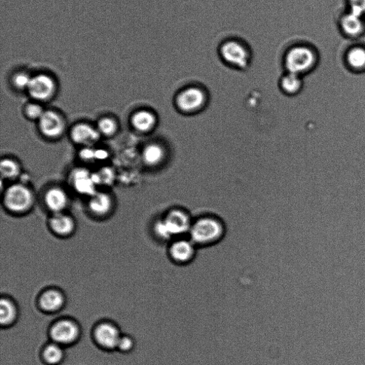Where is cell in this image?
<instances>
[{
    "label": "cell",
    "mask_w": 365,
    "mask_h": 365,
    "mask_svg": "<svg viewBox=\"0 0 365 365\" xmlns=\"http://www.w3.org/2000/svg\"><path fill=\"white\" fill-rule=\"evenodd\" d=\"M50 227L57 234L66 236L74 231L76 224L71 217L63 213H57L52 217Z\"/></svg>",
    "instance_id": "16"
},
{
    "label": "cell",
    "mask_w": 365,
    "mask_h": 365,
    "mask_svg": "<svg viewBox=\"0 0 365 365\" xmlns=\"http://www.w3.org/2000/svg\"><path fill=\"white\" fill-rule=\"evenodd\" d=\"M90 208L96 215H104L110 211L113 206L111 197L104 193L96 192L90 201Z\"/></svg>",
    "instance_id": "20"
},
{
    "label": "cell",
    "mask_w": 365,
    "mask_h": 365,
    "mask_svg": "<svg viewBox=\"0 0 365 365\" xmlns=\"http://www.w3.org/2000/svg\"><path fill=\"white\" fill-rule=\"evenodd\" d=\"M64 303V298L61 292L56 289H50L42 295L41 306L43 310L48 312H55L62 308Z\"/></svg>",
    "instance_id": "19"
},
{
    "label": "cell",
    "mask_w": 365,
    "mask_h": 365,
    "mask_svg": "<svg viewBox=\"0 0 365 365\" xmlns=\"http://www.w3.org/2000/svg\"><path fill=\"white\" fill-rule=\"evenodd\" d=\"M225 228L219 219L206 216L192 224L189 233L190 239L196 245H209L221 241L224 236Z\"/></svg>",
    "instance_id": "4"
},
{
    "label": "cell",
    "mask_w": 365,
    "mask_h": 365,
    "mask_svg": "<svg viewBox=\"0 0 365 365\" xmlns=\"http://www.w3.org/2000/svg\"><path fill=\"white\" fill-rule=\"evenodd\" d=\"M31 77L25 71H19L16 73L13 78V83L15 86L20 90L27 89L29 87Z\"/></svg>",
    "instance_id": "27"
},
{
    "label": "cell",
    "mask_w": 365,
    "mask_h": 365,
    "mask_svg": "<svg viewBox=\"0 0 365 365\" xmlns=\"http://www.w3.org/2000/svg\"><path fill=\"white\" fill-rule=\"evenodd\" d=\"M166 152L161 145L151 143L143 150V158L145 164L154 166L161 164L165 159Z\"/></svg>",
    "instance_id": "21"
},
{
    "label": "cell",
    "mask_w": 365,
    "mask_h": 365,
    "mask_svg": "<svg viewBox=\"0 0 365 365\" xmlns=\"http://www.w3.org/2000/svg\"><path fill=\"white\" fill-rule=\"evenodd\" d=\"M5 204L13 213L27 211L33 204L34 198L31 191L24 185H15L6 192Z\"/></svg>",
    "instance_id": "6"
},
{
    "label": "cell",
    "mask_w": 365,
    "mask_h": 365,
    "mask_svg": "<svg viewBox=\"0 0 365 365\" xmlns=\"http://www.w3.org/2000/svg\"><path fill=\"white\" fill-rule=\"evenodd\" d=\"M117 129V125L116 122L110 118H103L98 124V131L106 136L114 134Z\"/></svg>",
    "instance_id": "26"
},
{
    "label": "cell",
    "mask_w": 365,
    "mask_h": 365,
    "mask_svg": "<svg viewBox=\"0 0 365 365\" xmlns=\"http://www.w3.org/2000/svg\"><path fill=\"white\" fill-rule=\"evenodd\" d=\"M64 352L57 343L48 345L43 352V359L48 365H58L63 361Z\"/></svg>",
    "instance_id": "23"
},
{
    "label": "cell",
    "mask_w": 365,
    "mask_h": 365,
    "mask_svg": "<svg viewBox=\"0 0 365 365\" xmlns=\"http://www.w3.org/2000/svg\"><path fill=\"white\" fill-rule=\"evenodd\" d=\"M80 336L78 325L71 320H63L52 327L51 336L55 343L69 345L77 341Z\"/></svg>",
    "instance_id": "8"
},
{
    "label": "cell",
    "mask_w": 365,
    "mask_h": 365,
    "mask_svg": "<svg viewBox=\"0 0 365 365\" xmlns=\"http://www.w3.org/2000/svg\"><path fill=\"white\" fill-rule=\"evenodd\" d=\"M341 24L343 32L351 38L361 35L365 28L364 17L352 12L343 17Z\"/></svg>",
    "instance_id": "15"
},
{
    "label": "cell",
    "mask_w": 365,
    "mask_h": 365,
    "mask_svg": "<svg viewBox=\"0 0 365 365\" xmlns=\"http://www.w3.org/2000/svg\"><path fill=\"white\" fill-rule=\"evenodd\" d=\"M71 181L76 189L82 194L92 196L96 193L92 174L87 170L76 169L71 174Z\"/></svg>",
    "instance_id": "12"
},
{
    "label": "cell",
    "mask_w": 365,
    "mask_h": 365,
    "mask_svg": "<svg viewBox=\"0 0 365 365\" xmlns=\"http://www.w3.org/2000/svg\"><path fill=\"white\" fill-rule=\"evenodd\" d=\"M252 64H253V63H252ZM257 65H259V64H257ZM259 66H262V65H259ZM265 67H267V66H265ZM268 68H270V67H268ZM271 69H274V68H271ZM280 70H284V69H280ZM284 71H285V70H284Z\"/></svg>",
    "instance_id": "31"
},
{
    "label": "cell",
    "mask_w": 365,
    "mask_h": 365,
    "mask_svg": "<svg viewBox=\"0 0 365 365\" xmlns=\"http://www.w3.org/2000/svg\"><path fill=\"white\" fill-rule=\"evenodd\" d=\"M192 218L188 213L180 209L170 210L155 227L156 234L162 240L180 238L189 233L192 226Z\"/></svg>",
    "instance_id": "2"
},
{
    "label": "cell",
    "mask_w": 365,
    "mask_h": 365,
    "mask_svg": "<svg viewBox=\"0 0 365 365\" xmlns=\"http://www.w3.org/2000/svg\"><path fill=\"white\" fill-rule=\"evenodd\" d=\"M95 338L97 343L108 350L117 348L122 337L118 328L111 323H101L96 328Z\"/></svg>",
    "instance_id": "10"
},
{
    "label": "cell",
    "mask_w": 365,
    "mask_h": 365,
    "mask_svg": "<svg viewBox=\"0 0 365 365\" xmlns=\"http://www.w3.org/2000/svg\"><path fill=\"white\" fill-rule=\"evenodd\" d=\"M134 346V342L131 337L129 336H122L120 341L119 342L117 348H119L122 352H129L131 351Z\"/></svg>",
    "instance_id": "30"
},
{
    "label": "cell",
    "mask_w": 365,
    "mask_h": 365,
    "mask_svg": "<svg viewBox=\"0 0 365 365\" xmlns=\"http://www.w3.org/2000/svg\"><path fill=\"white\" fill-rule=\"evenodd\" d=\"M44 113L43 107L38 104L31 103L26 108L27 115L33 120H40Z\"/></svg>",
    "instance_id": "28"
},
{
    "label": "cell",
    "mask_w": 365,
    "mask_h": 365,
    "mask_svg": "<svg viewBox=\"0 0 365 365\" xmlns=\"http://www.w3.org/2000/svg\"><path fill=\"white\" fill-rule=\"evenodd\" d=\"M71 137L78 144L90 145L99 141L100 133L88 124H80L73 127Z\"/></svg>",
    "instance_id": "13"
},
{
    "label": "cell",
    "mask_w": 365,
    "mask_h": 365,
    "mask_svg": "<svg viewBox=\"0 0 365 365\" xmlns=\"http://www.w3.org/2000/svg\"><path fill=\"white\" fill-rule=\"evenodd\" d=\"M347 62L352 69H365V49L362 47L352 48L347 55Z\"/></svg>",
    "instance_id": "24"
},
{
    "label": "cell",
    "mask_w": 365,
    "mask_h": 365,
    "mask_svg": "<svg viewBox=\"0 0 365 365\" xmlns=\"http://www.w3.org/2000/svg\"><path fill=\"white\" fill-rule=\"evenodd\" d=\"M17 310L15 303L8 299L0 303V322L3 325L12 324L17 318Z\"/></svg>",
    "instance_id": "22"
},
{
    "label": "cell",
    "mask_w": 365,
    "mask_h": 365,
    "mask_svg": "<svg viewBox=\"0 0 365 365\" xmlns=\"http://www.w3.org/2000/svg\"><path fill=\"white\" fill-rule=\"evenodd\" d=\"M350 12L364 17L365 15V0H348Z\"/></svg>",
    "instance_id": "29"
},
{
    "label": "cell",
    "mask_w": 365,
    "mask_h": 365,
    "mask_svg": "<svg viewBox=\"0 0 365 365\" xmlns=\"http://www.w3.org/2000/svg\"><path fill=\"white\" fill-rule=\"evenodd\" d=\"M157 123V117L152 113L147 110L137 112L131 119L133 127L143 133L152 131L156 127Z\"/></svg>",
    "instance_id": "17"
},
{
    "label": "cell",
    "mask_w": 365,
    "mask_h": 365,
    "mask_svg": "<svg viewBox=\"0 0 365 365\" xmlns=\"http://www.w3.org/2000/svg\"><path fill=\"white\" fill-rule=\"evenodd\" d=\"M196 245L189 239L178 238L172 242L169 248V255L172 261L178 265L190 263L195 257Z\"/></svg>",
    "instance_id": "9"
},
{
    "label": "cell",
    "mask_w": 365,
    "mask_h": 365,
    "mask_svg": "<svg viewBox=\"0 0 365 365\" xmlns=\"http://www.w3.org/2000/svg\"><path fill=\"white\" fill-rule=\"evenodd\" d=\"M27 90L34 99L45 101L55 94L56 83L51 76L41 73L31 77Z\"/></svg>",
    "instance_id": "7"
},
{
    "label": "cell",
    "mask_w": 365,
    "mask_h": 365,
    "mask_svg": "<svg viewBox=\"0 0 365 365\" xmlns=\"http://www.w3.org/2000/svg\"><path fill=\"white\" fill-rule=\"evenodd\" d=\"M317 61V55L312 47L306 43H298L285 52L283 66L285 72L303 77L315 68Z\"/></svg>",
    "instance_id": "1"
},
{
    "label": "cell",
    "mask_w": 365,
    "mask_h": 365,
    "mask_svg": "<svg viewBox=\"0 0 365 365\" xmlns=\"http://www.w3.org/2000/svg\"><path fill=\"white\" fill-rule=\"evenodd\" d=\"M208 92L199 85H191L180 90L176 94L177 110L185 115L196 113L205 107Z\"/></svg>",
    "instance_id": "5"
},
{
    "label": "cell",
    "mask_w": 365,
    "mask_h": 365,
    "mask_svg": "<svg viewBox=\"0 0 365 365\" xmlns=\"http://www.w3.org/2000/svg\"><path fill=\"white\" fill-rule=\"evenodd\" d=\"M0 171H1L3 178L14 179L20 175V168L16 162L7 159L1 162Z\"/></svg>",
    "instance_id": "25"
},
{
    "label": "cell",
    "mask_w": 365,
    "mask_h": 365,
    "mask_svg": "<svg viewBox=\"0 0 365 365\" xmlns=\"http://www.w3.org/2000/svg\"><path fill=\"white\" fill-rule=\"evenodd\" d=\"M219 55L228 66L241 71L248 70L252 63V53L243 41L231 38L224 41L219 48Z\"/></svg>",
    "instance_id": "3"
},
{
    "label": "cell",
    "mask_w": 365,
    "mask_h": 365,
    "mask_svg": "<svg viewBox=\"0 0 365 365\" xmlns=\"http://www.w3.org/2000/svg\"><path fill=\"white\" fill-rule=\"evenodd\" d=\"M303 86V77L294 73L285 72L279 81L280 90L287 96L297 95L302 91Z\"/></svg>",
    "instance_id": "14"
},
{
    "label": "cell",
    "mask_w": 365,
    "mask_h": 365,
    "mask_svg": "<svg viewBox=\"0 0 365 365\" xmlns=\"http://www.w3.org/2000/svg\"><path fill=\"white\" fill-rule=\"evenodd\" d=\"M40 129L45 136L54 138L62 135L64 124L60 115L53 111H47L40 119Z\"/></svg>",
    "instance_id": "11"
},
{
    "label": "cell",
    "mask_w": 365,
    "mask_h": 365,
    "mask_svg": "<svg viewBox=\"0 0 365 365\" xmlns=\"http://www.w3.org/2000/svg\"><path fill=\"white\" fill-rule=\"evenodd\" d=\"M48 207L55 213H62L68 204V197L66 193L58 188L49 190L45 196Z\"/></svg>",
    "instance_id": "18"
}]
</instances>
